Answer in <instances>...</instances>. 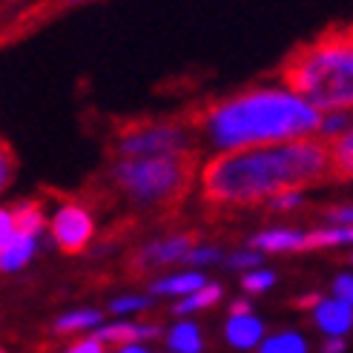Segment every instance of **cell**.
Returning a JSON list of instances; mask_svg holds the SVG:
<instances>
[{
  "instance_id": "7",
  "label": "cell",
  "mask_w": 353,
  "mask_h": 353,
  "mask_svg": "<svg viewBox=\"0 0 353 353\" xmlns=\"http://www.w3.org/2000/svg\"><path fill=\"white\" fill-rule=\"evenodd\" d=\"M313 322L325 336H345L353 327V305L339 296L322 299V302L313 307Z\"/></svg>"
},
{
  "instance_id": "18",
  "label": "cell",
  "mask_w": 353,
  "mask_h": 353,
  "mask_svg": "<svg viewBox=\"0 0 353 353\" xmlns=\"http://www.w3.org/2000/svg\"><path fill=\"white\" fill-rule=\"evenodd\" d=\"M339 244H353V224L350 227H327V230L307 233L305 250H319V247H339Z\"/></svg>"
},
{
  "instance_id": "17",
  "label": "cell",
  "mask_w": 353,
  "mask_h": 353,
  "mask_svg": "<svg viewBox=\"0 0 353 353\" xmlns=\"http://www.w3.org/2000/svg\"><path fill=\"white\" fill-rule=\"evenodd\" d=\"M12 219H14V227L17 233H29V236H38L43 230V213L38 204L32 201H21L12 207Z\"/></svg>"
},
{
  "instance_id": "8",
  "label": "cell",
  "mask_w": 353,
  "mask_h": 353,
  "mask_svg": "<svg viewBox=\"0 0 353 353\" xmlns=\"http://www.w3.org/2000/svg\"><path fill=\"white\" fill-rule=\"evenodd\" d=\"M224 336L230 342V347L236 350H259V345L264 342V322L256 319L253 313L247 316H230L224 325Z\"/></svg>"
},
{
  "instance_id": "30",
  "label": "cell",
  "mask_w": 353,
  "mask_h": 353,
  "mask_svg": "<svg viewBox=\"0 0 353 353\" xmlns=\"http://www.w3.org/2000/svg\"><path fill=\"white\" fill-rule=\"evenodd\" d=\"M247 313H250V302H247V299H239V302H233L230 316H247Z\"/></svg>"
},
{
  "instance_id": "31",
  "label": "cell",
  "mask_w": 353,
  "mask_h": 353,
  "mask_svg": "<svg viewBox=\"0 0 353 353\" xmlns=\"http://www.w3.org/2000/svg\"><path fill=\"white\" fill-rule=\"evenodd\" d=\"M118 353H150V350H147V347H141V345L135 342V345H121Z\"/></svg>"
},
{
  "instance_id": "24",
  "label": "cell",
  "mask_w": 353,
  "mask_h": 353,
  "mask_svg": "<svg viewBox=\"0 0 353 353\" xmlns=\"http://www.w3.org/2000/svg\"><path fill=\"white\" fill-rule=\"evenodd\" d=\"M221 259V253L216 250V247H192V250L187 253V264H196V268H201V264H213V261H219Z\"/></svg>"
},
{
  "instance_id": "21",
  "label": "cell",
  "mask_w": 353,
  "mask_h": 353,
  "mask_svg": "<svg viewBox=\"0 0 353 353\" xmlns=\"http://www.w3.org/2000/svg\"><path fill=\"white\" fill-rule=\"evenodd\" d=\"M273 281H276V276H273L270 270L256 268V270H247V273H244L241 288H244L247 293H264V290L273 288Z\"/></svg>"
},
{
  "instance_id": "20",
  "label": "cell",
  "mask_w": 353,
  "mask_h": 353,
  "mask_svg": "<svg viewBox=\"0 0 353 353\" xmlns=\"http://www.w3.org/2000/svg\"><path fill=\"white\" fill-rule=\"evenodd\" d=\"M221 299V288L219 285H204L201 290L184 296L179 305H175V313H196V310H204V307H213Z\"/></svg>"
},
{
  "instance_id": "32",
  "label": "cell",
  "mask_w": 353,
  "mask_h": 353,
  "mask_svg": "<svg viewBox=\"0 0 353 353\" xmlns=\"http://www.w3.org/2000/svg\"><path fill=\"white\" fill-rule=\"evenodd\" d=\"M69 3H81V0H69Z\"/></svg>"
},
{
  "instance_id": "10",
  "label": "cell",
  "mask_w": 353,
  "mask_h": 353,
  "mask_svg": "<svg viewBox=\"0 0 353 353\" xmlns=\"http://www.w3.org/2000/svg\"><path fill=\"white\" fill-rule=\"evenodd\" d=\"M192 250V239L190 236H175L164 241H152L144 250L138 253V264H172V261H184L187 253Z\"/></svg>"
},
{
  "instance_id": "15",
  "label": "cell",
  "mask_w": 353,
  "mask_h": 353,
  "mask_svg": "<svg viewBox=\"0 0 353 353\" xmlns=\"http://www.w3.org/2000/svg\"><path fill=\"white\" fill-rule=\"evenodd\" d=\"M167 347H170V353H201L204 350V339H201L199 325L179 322L175 327H170Z\"/></svg>"
},
{
  "instance_id": "12",
  "label": "cell",
  "mask_w": 353,
  "mask_h": 353,
  "mask_svg": "<svg viewBox=\"0 0 353 353\" xmlns=\"http://www.w3.org/2000/svg\"><path fill=\"white\" fill-rule=\"evenodd\" d=\"M330 179L353 181V123L330 141Z\"/></svg>"
},
{
  "instance_id": "14",
  "label": "cell",
  "mask_w": 353,
  "mask_h": 353,
  "mask_svg": "<svg viewBox=\"0 0 353 353\" xmlns=\"http://www.w3.org/2000/svg\"><path fill=\"white\" fill-rule=\"evenodd\" d=\"M207 285V279L201 273H175V276H167V279H158L152 285V293L155 296H190Z\"/></svg>"
},
{
  "instance_id": "23",
  "label": "cell",
  "mask_w": 353,
  "mask_h": 353,
  "mask_svg": "<svg viewBox=\"0 0 353 353\" xmlns=\"http://www.w3.org/2000/svg\"><path fill=\"white\" fill-rule=\"evenodd\" d=\"M227 264L236 270H256V268H261V253L259 250H241V253H233L227 259Z\"/></svg>"
},
{
  "instance_id": "25",
  "label": "cell",
  "mask_w": 353,
  "mask_h": 353,
  "mask_svg": "<svg viewBox=\"0 0 353 353\" xmlns=\"http://www.w3.org/2000/svg\"><path fill=\"white\" fill-rule=\"evenodd\" d=\"M327 221H330L333 227H350V224H353V204L327 210Z\"/></svg>"
},
{
  "instance_id": "9",
  "label": "cell",
  "mask_w": 353,
  "mask_h": 353,
  "mask_svg": "<svg viewBox=\"0 0 353 353\" xmlns=\"http://www.w3.org/2000/svg\"><path fill=\"white\" fill-rule=\"evenodd\" d=\"M92 336H98L103 345H135L141 339H155L161 336L158 325H135V322H112V325H101L95 327Z\"/></svg>"
},
{
  "instance_id": "16",
  "label": "cell",
  "mask_w": 353,
  "mask_h": 353,
  "mask_svg": "<svg viewBox=\"0 0 353 353\" xmlns=\"http://www.w3.org/2000/svg\"><path fill=\"white\" fill-rule=\"evenodd\" d=\"M259 353H307V339L296 330H281L259 345Z\"/></svg>"
},
{
  "instance_id": "27",
  "label": "cell",
  "mask_w": 353,
  "mask_h": 353,
  "mask_svg": "<svg viewBox=\"0 0 353 353\" xmlns=\"http://www.w3.org/2000/svg\"><path fill=\"white\" fill-rule=\"evenodd\" d=\"M299 204H302V196H299V190L281 192V196H273V199H270V207H273V210H290V207H299Z\"/></svg>"
},
{
  "instance_id": "22",
  "label": "cell",
  "mask_w": 353,
  "mask_h": 353,
  "mask_svg": "<svg viewBox=\"0 0 353 353\" xmlns=\"http://www.w3.org/2000/svg\"><path fill=\"white\" fill-rule=\"evenodd\" d=\"M152 302L147 296H121V299H112L110 302V313H118V316H127V313H138L150 307Z\"/></svg>"
},
{
  "instance_id": "28",
  "label": "cell",
  "mask_w": 353,
  "mask_h": 353,
  "mask_svg": "<svg viewBox=\"0 0 353 353\" xmlns=\"http://www.w3.org/2000/svg\"><path fill=\"white\" fill-rule=\"evenodd\" d=\"M333 296L345 299V302L353 305V276H339L336 281H333Z\"/></svg>"
},
{
  "instance_id": "6",
  "label": "cell",
  "mask_w": 353,
  "mask_h": 353,
  "mask_svg": "<svg viewBox=\"0 0 353 353\" xmlns=\"http://www.w3.org/2000/svg\"><path fill=\"white\" fill-rule=\"evenodd\" d=\"M49 230L63 253H81L90 244L95 224H92V216L81 204H63L55 213V219H52Z\"/></svg>"
},
{
  "instance_id": "11",
  "label": "cell",
  "mask_w": 353,
  "mask_h": 353,
  "mask_svg": "<svg viewBox=\"0 0 353 353\" xmlns=\"http://www.w3.org/2000/svg\"><path fill=\"white\" fill-rule=\"evenodd\" d=\"M34 250H38V236L14 233L6 244H0V268H3V273L21 270L23 264L34 256Z\"/></svg>"
},
{
  "instance_id": "4",
  "label": "cell",
  "mask_w": 353,
  "mask_h": 353,
  "mask_svg": "<svg viewBox=\"0 0 353 353\" xmlns=\"http://www.w3.org/2000/svg\"><path fill=\"white\" fill-rule=\"evenodd\" d=\"M196 150L155 155V158H121L112 167V179L135 204L167 207L179 204L196 175Z\"/></svg>"
},
{
  "instance_id": "26",
  "label": "cell",
  "mask_w": 353,
  "mask_h": 353,
  "mask_svg": "<svg viewBox=\"0 0 353 353\" xmlns=\"http://www.w3.org/2000/svg\"><path fill=\"white\" fill-rule=\"evenodd\" d=\"M66 353H107V350H103V342L98 336H86V339L75 342Z\"/></svg>"
},
{
  "instance_id": "13",
  "label": "cell",
  "mask_w": 353,
  "mask_h": 353,
  "mask_svg": "<svg viewBox=\"0 0 353 353\" xmlns=\"http://www.w3.org/2000/svg\"><path fill=\"white\" fill-rule=\"evenodd\" d=\"M305 233H296V230H264L259 236L250 239L253 250L261 253H285V250H305Z\"/></svg>"
},
{
  "instance_id": "1",
  "label": "cell",
  "mask_w": 353,
  "mask_h": 353,
  "mask_svg": "<svg viewBox=\"0 0 353 353\" xmlns=\"http://www.w3.org/2000/svg\"><path fill=\"white\" fill-rule=\"evenodd\" d=\"M330 175V144L296 138L285 144L227 150L201 172L204 199L213 204H256L264 199L313 187Z\"/></svg>"
},
{
  "instance_id": "2",
  "label": "cell",
  "mask_w": 353,
  "mask_h": 353,
  "mask_svg": "<svg viewBox=\"0 0 353 353\" xmlns=\"http://www.w3.org/2000/svg\"><path fill=\"white\" fill-rule=\"evenodd\" d=\"M196 123L216 147L244 150L319 132L322 112L290 90H256L210 103L196 115Z\"/></svg>"
},
{
  "instance_id": "19",
  "label": "cell",
  "mask_w": 353,
  "mask_h": 353,
  "mask_svg": "<svg viewBox=\"0 0 353 353\" xmlns=\"http://www.w3.org/2000/svg\"><path fill=\"white\" fill-rule=\"evenodd\" d=\"M103 316L98 310H72V313H63L61 319L55 322V330L61 333H81V330H95L101 327Z\"/></svg>"
},
{
  "instance_id": "5",
  "label": "cell",
  "mask_w": 353,
  "mask_h": 353,
  "mask_svg": "<svg viewBox=\"0 0 353 353\" xmlns=\"http://www.w3.org/2000/svg\"><path fill=\"white\" fill-rule=\"evenodd\" d=\"M118 158H155L190 150V132L181 123L164 121H132L123 123L112 144Z\"/></svg>"
},
{
  "instance_id": "3",
  "label": "cell",
  "mask_w": 353,
  "mask_h": 353,
  "mask_svg": "<svg viewBox=\"0 0 353 353\" xmlns=\"http://www.w3.org/2000/svg\"><path fill=\"white\" fill-rule=\"evenodd\" d=\"M281 81L319 112L353 110V26L327 29L281 63Z\"/></svg>"
},
{
  "instance_id": "29",
  "label": "cell",
  "mask_w": 353,
  "mask_h": 353,
  "mask_svg": "<svg viewBox=\"0 0 353 353\" xmlns=\"http://www.w3.org/2000/svg\"><path fill=\"white\" fill-rule=\"evenodd\" d=\"M345 350H347L345 336H327L322 345V353H345Z\"/></svg>"
}]
</instances>
